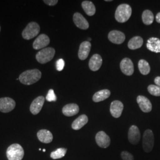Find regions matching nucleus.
<instances>
[{
    "instance_id": "obj_1",
    "label": "nucleus",
    "mask_w": 160,
    "mask_h": 160,
    "mask_svg": "<svg viewBox=\"0 0 160 160\" xmlns=\"http://www.w3.org/2000/svg\"><path fill=\"white\" fill-rule=\"evenodd\" d=\"M42 77V72L38 69H29L22 72L18 79L24 85L30 86L37 82Z\"/></svg>"
},
{
    "instance_id": "obj_2",
    "label": "nucleus",
    "mask_w": 160,
    "mask_h": 160,
    "mask_svg": "<svg viewBox=\"0 0 160 160\" xmlns=\"http://www.w3.org/2000/svg\"><path fill=\"white\" fill-rule=\"evenodd\" d=\"M131 15V7L127 4H122L118 6L116 10L115 18L119 23H125Z\"/></svg>"
},
{
    "instance_id": "obj_3",
    "label": "nucleus",
    "mask_w": 160,
    "mask_h": 160,
    "mask_svg": "<svg viewBox=\"0 0 160 160\" xmlns=\"http://www.w3.org/2000/svg\"><path fill=\"white\" fill-rule=\"evenodd\" d=\"M6 155L8 160H22L24 155V151L20 145L14 143L7 148Z\"/></svg>"
},
{
    "instance_id": "obj_4",
    "label": "nucleus",
    "mask_w": 160,
    "mask_h": 160,
    "mask_svg": "<svg viewBox=\"0 0 160 160\" xmlns=\"http://www.w3.org/2000/svg\"><path fill=\"white\" fill-rule=\"evenodd\" d=\"M55 54V50L53 48L48 47L38 52L36 55V59L38 62L45 64L51 61Z\"/></svg>"
},
{
    "instance_id": "obj_5",
    "label": "nucleus",
    "mask_w": 160,
    "mask_h": 160,
    "mask_svg": "<svg viewBox=\"0 0 160 160\" xmlns=\"http://www.w3.org/2000/svg\"><path fill=\"white\" fill-rule=\"evenodd\" d=\"M40 26L36 22H32L28 23L22 32V37L25 40H30L39 33Z\"/></svg>"
},
{
    "instance_id": "obj_6",
    "label": "nucleus",
    "mask_w": 160,
    "mask_h": 160,
    "mask_svg": "<svg viewBox=\"0 0 160 160\" xmlns=\"http://www.w3.org/2000/svg\"><path fill=\"white\" fill-rule=\"evenodd\" d=\"M154 136L153 132L150 130H146L143 135L142 147L145 152H150L154 147Z\"/></svg>"
},
{
    "instance_id": "obj_7",
    "label": "nucleus",
    "mask_w": 160,
    "mask_h": 160,
    "mask_svg": "<svg viewBox=\"0 0 160 160\" xmlns=\"http://www.w3.org/2000/svg\"><path fill=\"white\" fill-rule=\"evenodd\" d=\"M16 107V102L10 97H2L0 98V112L8 113Z\"/></svg>"
},
{
    "instance_id": "obj_8",
    "label": "nucleus",
    "mask_w": 160,
    "mask_h": 160,
    "mask_svg": "<svg viewBox=\"0 0 160 160\" xmlns=\"http://www.w3.org/2000/svg\"><path fill=\"white\" fill-rule=\"evenodd\" d=\"M50 43L49 38L45 34L38 36L33 43V48L35 50H40L46 48Z\"/></svg>"
},
{
    "instance_id": "obj_9",
    "label": "nucleus",
    "mask_w": 160,
    "mask_h": 160,
    "mask_svg": "<svg viewBox=\"0 0 160 160\" xmlns=\"http://www.w3.org/2000/svg\"><path fill=\"white\" fill-rule=\"evenodd\" d=\"M120 69L122 72L126 75L130 76L133 74L134 67L131 59L129 58H124L120 63Z\"/></svg>"
},
{
    "instance_id": "obj_10",
    "label": "nucleus",
    "mask_w": 160,
    "mask_h": 160,
    "mask_svg": "<svg viewBox=\"0 0 160 160\" xmlns=\"http://www.w3.org/2000/svg\"><path fill=\"white\" fill-rule=\"evenodd\" d=\"M96 141L98 147L106 148L110 144V138L104 132L100 131L96 135Z\"/></svg>"
},
{
    "instance_id": "obj_11",
    "label": "nucleus",
    "mask_w": 160,
    "mask_h": 160,
    "mask_svg": "<svg viewBox=\"0 0 160 160\" xmlns=\"http://www.w3.org/2000/svg\"><path fill=\"white\" fill-rule=\"evenodd\" d=\"M45 100V98L42 96L36 97L32 102L30 106V112L34 115L39 114L44 104Z\"/></svg>"
},
{
    "instance_id": "obj_12",
    "label": "nucleus",
    "mask_w": 160,
    "mask_h": 160,
    "mask_svg": "<svg viewBox=\"0 0 160 160\" xmlns=\"http://www.w3.org/2000/svg\"><path fill=\"white\" fill-rule=\"evenodd\" d=\"M141 133L137 126L132 125L128 131V140L133 145H137L140 141Z\"/></svg>"
},
{
    "instance_id": "obj_13",
    "label": "nucleus",
    "mask_w": 160,
    "mask_h": 160,
    "mask_svg": "<svg viewBox=\"0 0 160 160\" xmlns=\"http://www.w3.org/2000/svg\"><path fill=\"white\" fill-rule=\"evenodd\" d=\"M109 40L114 44H122L125 40V35L118 30H112L108 34Z\"/></svg>"
},
{
    "instance_id": "obj_14",
    "label": "nucleus",
    "mask_w": 160,
    "mask_h": 160,
    "mask_svg": "<svg viewBox=\"0 0 160 160\" xmlns=\"http://www.w3.org/2000/svg\"><path fill=\"white\" fill-rule=\"evenodd\" d=\"M92 45L89 41H84L80 45L78 51V58L80 60H85L88 57Z\"/></svg>"
},
{
    "instance_id": "obj_15",
    "label": "nucleus",
    "mask_w": 160,
    "mask_h": 160,
    "mask_svg": "<svg viewBox=\"0 0 160 160\" xmlns=\"http://www.w3.org/2000/svg\"><path fill=\"white\" fill-rule=\"evenodd\" d=\"M123 110V104L119 100H115L111 103L110 111L111 114L114 118L120 117Z\"/></svg>"
},
{
    "instance_id": "obj_16",
    "label": "nucleus",
    "mask_w": 160,
    "mask_h": 160,
    "mask_svg": "<svg viewBox=\"0 0 160 160\" xmlns=\"http://www.w3.org/2000/svg\"><path fill=\"white\" fill-rule=\"evenodd\" d=\"M137 103L141 110L144 113H149L152 110V104L148 98L143 96H138Z\"/></svg>"
},
{
    "instance_id": "obj_17",
    "label": "nucleus",
    "mask_w": 160,
    "mask_h": 160,
    "mask_svg": "<svg viewBox=\"0 0 160 160\" xmlns=\"http://www.w3.org/2000/svg\"><path fill=\"white\" fill-rule=\"evenodd\" d=\"M73 21L75 26L79 29L86 30L89 28V23L79 12H75L73 16Z\"/></svg>"
},
{
    "instance_id": "obj_18",
    "label": "nucleus",
    "mask_w": 160,
    "mask_h": 160,
    "mask_svg": "<svg viewBox=\"0 0 160 160\" xmlns=\"http://www.w3.org/2000/svg\"><path fill=\"white\" fill-rule=\"evenodd\" d=\"M79 110V106L77 104L70 103L63 106L62 108V113L66 116L71 117L78 114Z\"/></svg>"
},
{
    "instance_id": "obj_19",
    "label": "nucleus",
    "mask_w": 160,
    "mask_h": 160,
    "mask_svg": "<svg viewBox=\"0 0 160 160\" xmlns=\"http://www.w3.org/2000/svg\"><path fill=\"white\" fill-rule=\"evenodd\" d=\"M102 62V57L98 54H94L89 61V68L92 71H97L100 68Z\"/></svg>"
},
{
    "instance_id": "obj_20",
    "label": "nucleus",
    "mask_w": 160,
    "mask_h": 160,
    "mask_svg": "<svg viewBox=\"0 0 160 160\" xmlns=\"http://www.w3.org/2000/svg\"><path fill=\"white\" fill-rule=\"evenodd\" d=\"M37 136L41 142L51 143L53 140V135L51 132L46 129H41L37 133Z\"/></svg>"
},
{
    "instance_id": "obj_21",
    "label": "nucleus",
    "mask_w": 160,
    "mask_h": 160,
    "mask_svg": "<svg viewBox=\"0 0 160 160\" xmlns=\"http://www.w3.org/2000/svg\"><path fill=\"white\" fill-rule=\"evenodd\" d=\"M147 48L150 51L160 52V39L157 38H151L147 40Z\"/></svg>"
},
{
    "instance_id": "obj_22",
    "label": "nucleus",
    "mask_w": 160,
    "mask_h": 160,
    "mask_svg": "<svg viewBox=\"0 0 160 160\" xmlns=\"http://www.w3.org/2000/svg\"><path fill=\"white\" fill-rule=\"evenodd\" d=\"M88 122V117L86 114H82L77 118L72 123L71 127L74 130H79L86 125Z\"/></svg>"
},
{
    "instance_id": "obj_23",
    "label": "nucleus",
    "mask_w": 160,
    "mask_h": 160,
    "mask_svg": "<svg viewBox=\"0 0 160 160\" xmlns=\"http://www.w3.org/2000/svg\"><path fill=\"white\" fill-rule=\"evenodd\" d=\"M110 92L109 90L104 89V90L96 92L92 97V100L96 103H98L110 97Z\"/></svg>"
},
{
    "instance_id": "obj_24",
    "label": "nucleus",
    "mask_w": 160,
    "mask_h": 160,
    "mask_svg": "<svg viewBox=\"0 0 160 160\" xmlns=\"http://www.w3.org/2000/svg\"><path fill=\"white\" fill-rule=\"evenodd\" d=\"M143 39L140 36L132 38L128 42V48L131 50H135L140 48L143 45Z\"/></svg>"
},
{
    "instance_id": "obj_25",
    "label": "nucleus",
    "mask_w": 160,
    "mask_h": 160,
    "mask_svg": "<svg viewBox=\"0 0 160 160\" xmlns=\"http://www.w3.org/2000/svg\"><path fill=\"white\" fill-rule=\"evenodd\" d=\"M81 6L84 11L88 16H92L96 13V7L92 1H84L82 2Z\"/></svg>"
},
{
    "instance_id": "obj_26",
    "label": "nucleus",
    "mask_w": 160,
    "mask_h": 160,
    "mask_svg": "<svg viewBox=\"0 0 160 160\" xmlns=\"http://www.w3.org/2000/svg\"><path fill=\"white\" fill-rule=\"evenodd\" d=\"M138 68L140 72L142 75H146L148 74L151 71V68L148 62L144 60L141 59L138 62Z\"/></svg>"
},
{
    "instance_id": "obj_27",
    "label": "nucleus",
    "mask_w": 160,
    "mask_h": 160,
    "mask_svg": "<svg viewBox=\"0 0 160 160\" xmlns=\"http://www.w3.org/2000/svg\"><path fill=\"white\" fill-rule=\"evenodd\" d=\"M142 19L143 23L146 25H150L154 22V16L152 12L148 10H146L143 12L142 15Z\"/></svg>"
},
{
    "instance_id": "obj_28",
    "label": "nucleus",
    "mask_w": 160,
    "mask_h": 160,
    "mask_svg": "<svg viewBox=\"0 0 160 160\" xmlns=\"http://www.w3.org/2000/svg\"><path fill=\"white\" fill-rule=\"evenodd\" d=\"M67 152V149L64 148H60L57 149L55 151L52 152L51 154V157L53 160H57L59 158H62L63 157Z\"/></svg>"
},
{
    "instance_id": "obj_29",
    "label": "nucleus",
    "mask_w": 160,
    "mask_h": 160,
    "mask_svg": "<svg viewBox=\"0 0 160 160\" xmlns=\"http://www.w3.org/2000/svg\"><path fill=\"white\" fill-rule=\"evenodd\" d=\"M149 92L154 96H160V87L155 85H149L148 87Z\"/></svg>"
},
{
    "instance_id": "obj_30",
    "label": "nucleus",
    "mask_w": 160,
    "mask_h": 160,
    "mask_svg": "<svg viewBox=\"0 0 160 160\" xmlns=\"http://www.w3.org/2000/svg\"><path fill=\"white\" fill-rule=\"evenodd\" d=\"M46 100L49 102H56L57 100V96L55 94L54 90L53 89H50L46 95Z\"/></svg>"
},
{
    "instance_id": "obj_31",
    "label": "nucleus",
    "mask_w": 160,
    "mask_h": 160,
    "mask_svg": "<svg viewBox=\"0 0 160 160\" xmlns=\"http://www.w3.org/2000/svg\"><path fill=\"white\" fill-rule=\"evenodd\" d=\"M121 157L123 160H134L133 155L126 151H122L121 152Z\"/></svg>"
},
{
    "instance_id": "obj_32",
    "label": "nucleus",
    "mask_w": 160,
    "mask_h": 160,
    "mask_svg": "<svg viewBox=\"0 0 160 160\" xmlns=\"http://www.w3.org/2000/svg\"><path fill=\"white\" fill-rule=\"evenodd\" d=\"M56 67L58 71H61L63 70L65 67V62L62 59H58L56 62Z\"/></svg>"
},
{
    "instance_id": "obj_33",
    "label": "nucleus",
    "mask_w": 160,
    "mask_h": 160,
    "mask_svg": "<svg viewBox=\"0 0 160 160\" xmlns=\"http://www.w3.org/2000/svg\"><path fill=\"white\" fill-rule=\"evenodd\" d=\"M43 2L48 6H53L57 4L58 0H44Z\"/></svg>"
},
{
    "instance_id": "obj_34",
    "label": "nucleus",
    "mask_w": 160,
    "mask_h": 160,
    "mask_svg": "<svg viewBox=\"0 0 160 160\" xmlns=\"http://www.w3.org/2000/svg\"><path fill=\"white\" fill-rule=\"evenodd\" d=\"M154 82L156 86H158L160 87V77H157L155 78Z\"/></svg>"
},
{
    "instance_id": "obj_35",
    "label": "nucleus",
    "mask_w": 160,
    "mask_h": 160,
    "mask_svg": "<svg viewBox=\"0 0 160 160\" xmlns=\"http://www.w3.org/2000/svg\"><path fill=\"white\" fill-rule=\"evenodd\" d=\"M155 18H156L157 22V23H160V12L157 14V16H156V17H155Z\"/></svg>"
},
{
    "instance_id": "obj_36",
    "label": "nucleus",
    "mask_w": 160,
    "mask_h": 160,
    "mask_svg": "<svg viewBox=\"0 0 160 160\" xmlns=\"http://www.w3.org/2000/svg\"><path fill=\"white\" fill-rule=\"evenodd\" d=\"M43 152H45V151H46V149H43Z\"/></svg>"
},
{
    "instance_id": "obj_37",
    "label": "nucleus",
    "mask_w": 160,
    "mask_h": 160,
    "mask_svg": "<svg viewBox=\"0 0 160 160\" xmlns=\"http://www.w3.org/2000/svg\"><path fill=\"white\" fill-rule=\"evenodd\" d=\"M0 32H1V26H0Z\"/></svg>"
}]
</instances>
